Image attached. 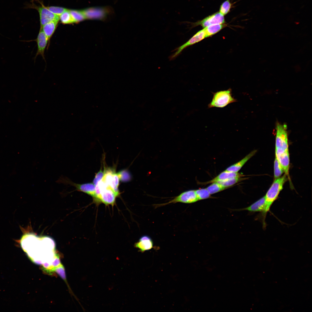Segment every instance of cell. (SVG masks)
Here are the masks:
<instances>
[{
	"mask_svg": "<svg viewBox=\"0 0 312 312\" xmlns=\"http://www.w3.org/2000/svg\"><path fill=\"white\" fill-rule=\"evenodd\" d=\"M104 173V171H103L101 169L96 174L93 182V183L95 186H96L98 183L102 179L103 177Z\"/></svg>",
	"mask_w": 312,
	"mask_h": 312,
	"instance_id": "obj_27",
	"label": "cell"
},
{
	"mask_svg": "<svg viewBox=\"0 0 312 312\" xmlns=\"http://www.w3.org/2000/svg\"><path fill=\"white\" fill-rule=\"evenodd\" d=\"M198 200L195 190H190L184 192L178 196L166 203L157 205L156 206L159 207L170 204L177 203H191Z\"/></svg>",
	"mask_w": 312,
	"mask_h": 312,
	"instance_id": "obj_4",
	"label": "cell"
},
{
	"mask_svg": "<svg viewBox=\"0 0 312 312\" xmlns=\"http://www.w3.org/2000/svg\"><path fill=\"white\" fill-rule=\"evenodd\" d=\"M75 23H78L86 19L81 10H69Z\"/></svg>",
	"mask_w": 312,
	"mask_h": 312,
	"instance_id": "obj_19",
	"label": "cell"
},
{
	"mask_svg": "<svg viewBox=\"0 0 312 312\" xmlns=\"http://www.w3.org/2000/svg\"><path fill=\"white\" fill-rule=\"evenodd\" d=\"M284 172L283 170L276 157L274 163V175L275 179L279 177Z\"/></svg>",
	"mask_w": 312,
	"mask_h": 312,
	"instance_id": "obj_24",
	"label": "cell"
},
{
	"mask_svg": "<svg viewBox=\"0 0 312 312\" xmlns=\"http://www.w3.org/2000/svg\"><path fill=\"white\" fill-rule=\"evenodd\" d=\"M195 192L198 200L207 199L211 197V194L206 188L195 190Z\"/></svg>",
	"mask_w": 312,
	"mask_h": 312,
	"instance_id": "obj_23",
	"label": "cell"
},
{
	"mask_svg": "<svg viewBox=\"0 0 312 312\" xmlns=\"http://www.w3.org/2000/svg\"><path fill=\"white\" fill-rule=\"evenodd\" d=\"M243 175L238 172H234L225 170L212 179L205 182V184L211 183L224 181L231 178L242 177Z\"/></svg>",
	"mask_w": 312,
	"mask_h": 312,
	"instance_id": "obj_14",
	"label": "cell"
},
{
	"mask_svg": "<svg viewBox=\"0 0 312 312\" xmlns=\"http://www.w3.org/2000/svg\"><path fill=\"white\" fill-rule=\"evenodd\" d=\"M205 38V31L203 28L197 32L183 44L175 49V52L171 56L170 60L174 59L177 57L186 48L201 41Z\"/></svg>",
	"mask_w": 312,
	"mask_h": 312,
	"instance_id": "obj_7",
	"label": "cell"
},
{
	"mask_svg": "<svg viewBox=\"0 0 312 312\" xmlns=\"http://www.w3.org/2000/svg\"><path fill=\"white\" fill-rule=\"evenodd\" d=\"M47 7L53 13L59 16L67 10L65 8L59 7L51 6Z\"/></svg>",
	"mask_w": 312,
	"mask_h": 312,
	"instance_id": "obj_25",
	"label": "cell"
},
{
	"mask_svg": "<svg viewBox=\"0 0 312 312\" xmlns=\"http://www.w3.org/2000/svg\"><path fill=\"white\" fill-rule=\"evenodd\" d=\"M59 21L55 20L51 21L45 24L40 28L47 37L49 42L56 30Z\"/></svg>",
	"mask_w": 312,
	"mask_h": 312,
	"instance_id": "obj_16",
	"label": "cell"
},
{
	"mask_svg": "<svg viewBox=\"0 0 312 312\" xmlns=\"http://www.w3.org/2000/svg\"><path fill=\"white\" fill-rule=\"evenodd\" d=\"M241 177H236L228 179L217 182L224 187L227 188L238 183L242 180Z\"/></svg>",
	"mask_w": 312,
	"mask_h": 312,
	"instance_id": "obj_21",
	"label": "cell"
},
{
	"mask_svg": "<svg viewBox=\"0 0 312 312\" xmlns=\"http://www.w3.org/2000/svg\"><path fill=\"white\" fill-rule=\"evenodd\" d=\"M120 180L122 181H127L130 178L129 174L127 171H123L117 173Z\"/></svg>",
	"mask_w": 312,
	"mask_h": 312,
	"instance_id": "obj_26",
	"label": "cell"
},
{
	"mask_svg": "<svg viewBox=\"0 0 312 312\" xmlns=\"http://www.w3.org/2000/svg\"><path fill=\"white\" fill-rule=\"evenodd\" d=\"M225 24H216L208 26L204 28L205 37H210L217 33L226 27Z\"/></svg>",
	"mask_w": 312,
	"mask_h": 312,
	"instance_id": "obj_17",
	"label": "cell"
},
{
	"mask_svg": "<svg viewBox=\"0 0 312 312\" xmlns=\"http://www.w3.org/2000/svg\"><path fill=\"white\" fill-rule=\"evenodd\" d=\"M287 125L276 123L275 153H281L289 151Z\"/></svg>",
	"mask_w": 312,
	"mask_h": 312,
	"instance_id": "obj_3",
	"label": "cell"
},
{
	"mask_svg": "<svg viewBox=\"0 0 312 312\" xmlns=\"http://www.w3.org/2000/svg\"><path fill=\"white\" fill-rule=\"evenodd\" d=\"M86 19H102L106 17L108 14L106 8L93 7L81 10Z\"/></svg>",
	"mask_w": 312,
	"mask_h": 312,
	"instance_id": "obj_8",
	"label": "cell"
},
{
	"mask_svg": "<svg viewBox=\"0 0 312 312\" xmlns=\"http://www.w3.org/2000/svg\"><path fill=\"white\" fill-rule=\"evenodd\" d=\"M153 246L152 240L149 236L146 235L141 237L138 242L135 244V247L142 252L151 249Z\"/></svg>",
	"mask_w": 312,
	"mask_h": 312,
	"instance_id": "obj_11",
	"label": "cell"
},
{
	"mask_svg": "<svg viewBox=\"0 0 312 312\" xmlns=\"http://www.w3.org/2000/svg\"><path fill=\"white\" fill-rule=\"evenodd\" d=\"M213 94L212 100L208 105V108L214 107L223 108L237 101L232 96L231 88L218 91Z\"/></svg>",
	"mask_w": 312,
	"mask_h": 312,
	"instance_id": "obj_2",
	"label": "cell"
},
{
	"mask_svg": "<svg viewBox=\"0 0 312 312\" xmlns=\"http://www.w3.org/2000/svg\"><path fill=\"white\" fill-rule=\"evenodd\" d=\"M102 180L114 192L117 196L119 194L118 189L119 179L117 173L109 169L104 171Z\"/></svg>",
	"mask_w": 312,
	"mask_h": 312,
	"instance_id": "obj_6",
	"label": "cell"
},
{
	"mask_svg": "<svg viewBox=\"0 0 312 312\" xmlns=\"http://www.w3.org/2000/svg\"><path fill=\"white\" fill-rule=\"evenodd\" d=\"M287 177L285 174L281 177L275 179L265 196V208L262 216L263 223H265V220L267 213L283 189V185L287 179Z\"/></svg>",
	"mask_w": 312,
	"mask_h": 312,
	"instance_id": "obj_1",
	"label": "cell"
},
{
	"mask_svg": "<svg viewBox=\"0 0 312 312\" xmlns=\"http://www.w3.org/2000/svg\"><path fill=\"white\" fill-rule=\"evenodd\" d=\"M35 40L36 41L37 45V51L35 58L38 55H40L44 60V51L49 41L41 28H40L37 38Z\"/></svg>",
	"mask_w": 312,
	"mask_h": 312,
	"instance_id": "obj_10",
	"label": "cell"
},
{
	"mask_svg": "<svg viewBox=\"0 0 312 312\" xmlns=\"http://www.w3.org/2000/svg\"><path fill=\"white\" fill-rule=\"evenodd\" d=\"M38 10L40 15L41 27L50 22L60 20V16L55 14L43 5L38 7Z\"/></svg>",
	"mask_w": 312,
	"mask_h": 312,
	"instance_id": "obj_9",
	"label": "cell"
},
{
	"mask_svg": "<svg viewBox=\"0 0 312 312\" xmlns=\"http://www.w3.org/2000/svg\"><path fill=\"white\" fill-rule=\"evenodd\" d=\"M265 208V196L258 200L248 207L240 209L241 210H247L251 212H261L263 216Z\"/></svg>",
	"mask_w": 312,
	"mask_h": 312,
	"instance_id": "obj_13",
	"label": "cell"
},
{
	"mask_svg": "<svg viewBox=\"0 0 312 312\" xmlns=\"http://www.w3.org/2000/svg\"><path fill=\"white\" fill-rule=\"evenodd\" d=\"M211 183L206 188L210 194H213L226 188L217 182Z\"/></svg>",
	"mask_w": 312,
	"mask_h": 312,
	"instance_id": "obj_20",
	"label": "cell"
},
{
	"mask_svg": "<svg viewBox=\"0 0 312 312\" xmlns=\"http://www.w3.org/2000/svg\"><path fill=\"white\" fill-rule=\"evenodd\" d=\"M225 23L224 16L218 12L206 17L201 20L198 21L195 23H190V24L191 28L200 25L204 28L212 25L225 24Z\"/></svg>",
	"mask_w": 312,
	"mask_h": 312,
	"instance_id": "obj_5",
	"label": "cell"
},
{
	"mask_svg": "<svg viewBox=\"0 0 312 312\" xmlns=\"http://www.w3.org/2000/svg\"><path fill=\"white\" fill-rule=\"evenodd\" d=\"M60 19L62 23L69 24L75 23L74 20L70 14L69 10H67L59 16Z\"/></svg>",
	"mask_w": 312,
	"mask_h": 312,
	"instance_id": "obj_18",
	"label": "cell"
},
{
	"mask_svg": "<svg viewBox=\"0 0 312 312\" xmlns=\"http://www.w3.org/2000/svg\"><path fill=\"white\" fill-rule=\"evenodd\" d=\"M231 6L230 0H226L220 6L219 12L224 16L226 15L230 12Z\"/></svg>",
	"mask_w": 312,
	"mask_h": 312,
	"instance_id": "obj_22",
	"label": "cell"
},
{
	"mask_svg": "<svg viewBox=\"0 0 312 312\" xmlns=\"http://www.w3.org/2000/svg\"><path fill=\"white\" fill-rule=\"evenodd\" d=\"M257 151L256 150L252 151L242 160L230 166L227 168L226 170L233 172H238L245 164L255 154Z\"/></svg>",
	"mask_w": 312,
	"mask_h": 312,
	"instance_id": "obj_15",
	"label": "cell"
},
{
	"mask_svg": "<svg viewBox=\"0 0 312 312\" xmlns=\"http://www.w3.org/2000/svg\"><path fill=\"white\" fill-rule=\"evenodd\" d=\"M276 158L282 166L285 174L289 178V151L281 153L275 154Z\"/></svg>",
	"mask_w": 312,
	"mask_h": 312,
	"instance_id": "obj_12",
	"label": "cell"
}]
</instances>
